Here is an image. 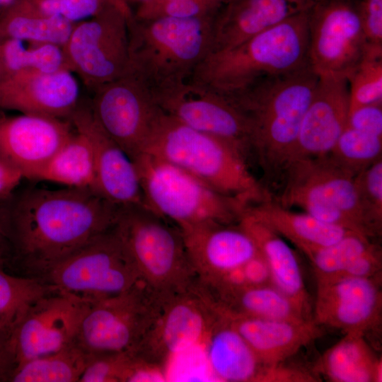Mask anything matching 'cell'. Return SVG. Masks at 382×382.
Here are the masks:
<instances>
[{"mask_svg":"<svg viewBox=\"0 0 382 382\" xmlns=\"http://www.w3.org/2000/svg\"><path fill=\"white\" fill-rule=\"evenodd\" d=\"M244 212L289 240L304 255L353 232L321 221L306 212H294L272 198L250 204Z\"/></svg>","mask_w":382,"mask_h":382,"instance_id":"27","label":"cell"},{"mask_svg":"<svg viewBox=\"0 0 382 382\" xmlns=\"http://www.w3.org/2000/svg\"><path fill=\"white\" fill-rule=\"evenodd\" d=\"M132 161L145 207L180 230L211 223L237 224L248 206L146 153Z\"/></svg>","mask_w":382,"mask_h":382,"instance_id":"7","label":"cell"},{"mask_svg":"<svg viewBox=\"0 0 382 382\" xmlns=\"http://www.w3.org/2000/svg\"><path fill=\"white\" fill-rule=\"evenodd\" d=\"M115 230L142 282L164 298L189 292L199 282L181 230L145 206L121 207Z\"/></svg>","mask_w":382,"mask_h":382,"instance_id":"6","label":"cell"},{"mask_svg":"<svg viewBox=\"0 0 382 382\" xmlns=\"http://www.w3.org/2000/svg\"><path fill=\"white\" fill-rule=\"evenodd\" d=\"M202 292L212 307L238 314L294 321L313 319L272 284L246 286L223 292Z\"/></svg>","mask_w":382,"mask_h":382,"instance_id":"28","label":"cell"},{"mask_svg":"<svg viewBox=\"0 0 382 382\" xmlns=\"http://www.w3.org/2000/svg\"><path fill=\"white\" fill-rule=\"evenodd\" d=\"M354 180L366 221L378 236L382 228V158L359 173Z\"/></svg>","mask_w":382,"mask_h":382,"instance_id":"38","label":"cell"},{"mask_svg":"<svg viewBox=\"0 0 382 382\" xmlns=\"http://www.w3.org/2000/svg\"><path fill=\"white\" fill-rule=\"evenodd\" d=\"M168 1H171V0H152V1L145 2V3H142L141 4H144V5H156V4H162V3Z\"/></svg>","mask_w":382,"mask_h":382,"instance_id":"48","label":"cell"},{"mask_svg":"<svg viewBox=\"0 0 382 382\" xmlns=\"http://www.w3.org/2000/svg\"><path fill=\"white\" fill-rule=\"evenodd\" d=\"M10 199L0 204V269L5 270L14 265L9 222Z\"/></svg>","mask_w":382,"mask_h":382,"instance_id":"44","label":"cell"},{"mask_svg":"<svg viewBox=\"0 0 382 382\" xmlns=\"http://www.w3.org/2000/svg\"><path fill=\"white\" fill-rule=\"evenodd\" d=\"M121 207L91 189L28 186L9 202L14 265L40 277L112 228Z\"/></svg>","mask_w":382,"mask_h":382,"instance_id":"1","label":"cell"},{"mask_svg":"<svg viewBox=\"0 0 382 382\" xmlns=\"http://www.w3.org/2000/svg\"><path fill=\"white\" fill-rule=\"evenodd\" d=\"M181 231L201 283L214 282L259 254L254 241L238 223L205 224Z\"/></svg>","mask_w":382,"mask_h":382,"instance_id":"23","label":"cell"},{"mask_svg":"<svg viewBox=\"0 0 382 382\" xmlns=\"http://www.w3.org/2000/svg\"><path fill=\"white\" fill-rule=\"evenodd\" d=\"M381 279L342 277L316 282L313 319L321 327L366 337L381 325Z\"/></svg>","mask_w":382,"mask_h":382,"instance_id":"17","label":"cell"},{"mask_svg":"<svg viewBox=\"0 0 382 382\" xmlns=\"http://www.w3.org/2000/svg\"><path fill=\"white\" fill-rule=\"evenodd\" d=\"M347 127L382 137V103L361 106L349 112Z\"/></svg>","mask_w":382,"mask_h":382,"instance_id":"42","label":"cell"},{"mask_svg":"<svg viewBox=\"0 0 382 382\" xmlns=\"http://www.w3.org/2000/svg\"><path fill=\"white\" fill-rule=\"evenodd\" d=\"M23 179L18 170L0 158V204L13 197Z\"/></svg>","mask_w":382,"mask_h":382,"instance_id":"45","label":"cell"},{"mask_svg":"<svg viewBox=\"0 0 382 382\" xmlns=\"http://www.w3.org/2000/svg\"><path fill=\"white\" fill-rule=\"evenodd\" d=\"M214 381L226 382H308L310 373L281 364L270 366L255 354L241 335L217 315L204 342Z\"/></svg>","mask_w":382,"mask_h":382,"instance_id":"19","label":"cell"},{"mask_svg":"<svg viewBox=\"0 0 382 382\" xmlns=\"http://www.w3.org/2000/svg\"><path fill=\"white\" fill-rule=\"evenodd\" d=\"M214 16L133 18L129 23L127 72L150 91L189 79L211 51Z\"/></svg>","mask_w":382,"mask_h":382,"instance_id":"5","label":"cell"},{"mask_svg":"<svg viewBox=\"0 0 382 382\" xmlns=\"http://www.w3.org/2000/svg\"><path fill=\"white\" fill-rule=\"evenodd\" d=\"M354 174L328 154L295 160L285 168L278 199L286 208L299 207L325 223L347 230L356 226L372 238L374 234L364 218Z\"/></svg>","mask_w":382,"mask_h":382,"instance_id":"8","label":"cell"},{"mask_svg":"<svg viewBox=\"0 0 382 382\" xmlns=\"http://www.w3.org/2000/svg\"><path fill=\"white\" fill-rule=\"evenodd\" d=\"M74 25L62 16L41 13L27 0H14L0 21V40L16 39L62 47Z\"/></svg>","mask_w":382,"mask_h":382,"instance_id":"30","label":"cell"},{"mask_svg":"<svg viewBox=\"0 0 382 382\" xmlns=\"http://www.w3.org/2000/svg\"><path fill=\"white\" fill-rule=\"evenodd\" d=\"M141 153L173 164L219 192L248 205L272 198L251 173L246 156L236 146L194 129L162 111Z\"/></svg>","mask_w":382,"mask_h":382,"instance_id":"3","label":"cell"},{"mask_svg":"<svg viewBox=\"0 0 382 382\" xmlns=\"http://www.w3.org/2000/svg\"><path fill=\"white\" fill-rule=\"evenodd\" d=\"M93 90L90 106L94 117L132 160L141 153L161 112L149 88L127 72Z\"/></svg>","mask_w":382,"mask_h":382,"instance_id":"13","label":"cell"},{"mask_svg":"<svg viewBox=\"0 0 382 382\" xmlns=\"http://www.w3.org/2000/svg\"><path fill=\"white\" fill-rule=\"evenodd\" d=\"M49 16H59L74 23L92 18L111 4L126 6L122 0H27Z\"/></svg>","mask_w":382,"mask_h":382,"instance_id":"39","label":"cell"},{"mask_svg":"<svg viewBox=\"0 0 382 382\" xmlns=\"http://www.w3.org/2000/svg\"><path fill=\"white\" fill-rule=\"evenodd\" d=\"M313 0H226L215 14L212 52L233 47L306 11Z\"/></svg>","mask_w":382,"mask_h":382,"instance_id":"25","label":"cell"},{"mask_svg":"<svg viewBox=\"0 0 382 382\" xmlns=\"http://www.w3.org/2000/svg\"><path fill=\"white\" fill-rule=\"evenodd\" d=\"M216 318V313L197 288L175 295L165 301L134 354L165 371L174 357L204 343Z\"/></svg>","mask_w":382,"mask_h":382,"instance_id":"16","label":"cell"},{"mask_svg":"<svg viewBox=\"0 0 382 382\" xmlns=\"http://www.w3.org/2000/svg\"><path fill=\"white\" fill-rule=\"evenodd\" d=\"M382 255L381 248L374 244L357 257L340 277L357 278L381 277Z\"/></svg>","mask_w":382,"mask_h":382,"instance_id":"43","label":"cell"},{"mask_svg":"<svg viewBox=\"0 0 382 382\" xmlns=\"http://www.w3.org/2000/svg\"><path fill=\"white\" fill-rule=\"evenodd\" d=\"M69 120L75 130L82 134L91 144L96 192L121 207L145 206L133 161L103 129L91 106L78 105Z\"/></svg>","mask_w":382,"mask_h":382,"instance_id":"20","label":"cell"},{"mask_svg":"<svg viewBox=\"0 0 382 382\" xmlns=\"http://www.w3.org/2000/svg\"><path fill=\"white\" fill-rule=\"evenodd\" d=\"M243 268L248 286L271 284L269 268L260 253L244 265Z\"/></svg>","mask_w":382,"mask_h":382,"instance_id":"46","label":"cell"},{"mask_svg":"<svg viewBox=\"0 0 382 382\" xmlns=\"http://www.w3.org/2000/svg\"><path fill=\"white\" fill-rule=\"evenodd\" d=\"M307 15L311 66L318 76L348 79L370 52L360 0H313Z\"/></svg>","mask_w":382,"mask_h":382,"instance_id":"12","label":"cell"},{"mask_svg":"<svg viewBox=\"0 0 382 382\" xmlns=\"http://www.w3.org/2000/svg\"><path fill=\"white\" fill-rule=\"evenodd\" d=\"M14 0H0V6L10 5Z\"/></svg>","mask_w":382,"mask_h":382,"instance_id":"49","label":"cell"},{"mask_svg":"<svg viewBox=\"0 0 382 382\" xmlns=\"http://www.w3.org/2000/svg\"><path fill=\"white\" fill-rule=\"evenodd\" d=\"M79 85L66 70H21L0 79V107L23 114L69 118L76 108Z\"/></svg>","mask_w":382,"mask_h":382,"instance_id":"21","label":"cell"},{"mask_svg":"<svg viewBox=\"0 0 382 382\" xmlns=\"http://www.w3.org/2000/svg\"><path fill=\"white\" fill-rule=\"evenodd\" d=\"M36 180L96 191L95 163L88 139L75 130L74 134L48 162Z\"/></svg>","mask_w":382,"mask_h":382,"instance_id":"31","label":"cell"},{"mask_svg":"<svg viewBox=\"0 0 382 382\" xmlns=\"http://www.w3.org/2000/svg\"><path fill=\"white\" fill-rule=\"evenodd\" d=\"M4 76V72L3 70L0 69V79Z\"/></svg>","mask_w":382,"mask_h":382,"instance_id":"51","label":"cell"},{"mask_svg":"<svg viewBox=\"0 0 382 382\" xmlns=\"http://www.w3.org/2000/svg\"><path fill=\"white\" fill-rule=\"evenodd\" d=\"M70 120L23 114L0 119V158L29 180L74 134Z\"/></svg>","mask_w":382,"mask_h":382,"instance_id":"18","label":"cell"},{"mask_svg":"<svg viewBox=\"0 0 382 382\" xmlns=\"http://www.w3.org/2000/svg\"><path fill=\"white\" fill-rule=\"evenodd\" d=\"M16 366L8 342L0 336V382L10 381Z\"/></svg>","mask_w":382,"mask_h":382,"instance_id":"47","label":"cell"},{"mask_svg":"<svg viewBox=\"0 0 382 382\" xmlns=\"http://www.w3.org/2000/svg\"><path fill=\"white\" fill-rule=\"evenodd\" d=\"M40 278L52 291L90 305L142 282L114 227L53 265Z\"/></svg>","mask_w":382,"mask_h":382,"instance_id":"9","label":"cell"},{"mask_svg":"<svg viewBox=\"0 0 382 382\" xmlns=\"http://www.w3.org/2000/svg\"><path fill=\"white\" fill-rule=\"evenodd\" d=\"M374 244L369 237L352 232L335 243L314 249L305 255L311 263L316 282L328 281L340 277Z\"/></svg>","mask_w":382,"mask_h":382,"instance_id":"35","label":"cell"},{"mask_svg":"<svg viewBox=\"0 0 382 382\" xmlns=\"http://www.w3.org/2000/svg\"><path fill=\"white\" fill-rule=\"evenodd\" d=\"M167 299L141 282L120 294L92 303L76 342L91 355L134 353Z\"/></svg>","mask_w":382,"mask_h":382,"instance_id":"10","label":"cell"},{"mask_svg":"<svg viewBox=\"0 0 382 382\" xmlns=\"http://www.w3.org/2000/svg\"><path fill=\"white\" fill-rule=\"evenodd\" d=\"M1 52L4 75L28 69L46 73L69 71L59 45L31 43L25 47L21 40L6 39L1 42Z\"/></svg>","mask_w":382,"mask_h":382,"instance_id":"34","label":"cell"},{"mask_svg":"<svg viewBox=\"0 0 382 382\" xmlns=\"http://www.w3.org/2000/svg\"><path fill=\"white\" fill-rule=\"evenodd\" d=\"M239 225L251 236L270 270L271 284L288 296L308 317L311 300L300 264L282 237L243 212Z\"/></svg>","mask_w":382,"mask_h":382,"instance_id":"26","label":"cell"},{"mask_svg":"<svg viewBox=\"0 0 382 382\" xmlns=\"http://www.w3.org/2000/svg\"><path fill=\"white\" fill-rule=\"evenodd\" d=\"M123 1H125V0H122ZM131 1H141V4L142 3H145V2H147L149 1H151V0H131Z\"/></svg>","mask_w":382,"mask_h":382,"instance_id":"50","label":"cell"},{"mask_svg":"<svg viewBox=\"0 0 382 382\" xmlns=\"http://www.w3.org/2000/svg\"><path fill=\"white\" fill-rule=\"evenodd\" d=\"M315 369L333 382L382 381L381 359L358 333H345L321 356Z\"/></svg>","mask_w":382,"mask_h":382,"instance_id":"29","label":"cell"},{"mask_svg":"<svg viewBox=\"0 0 382 382\" xmlns=\"http://www.w3.org/2000/svg\"><path fill=\"white\" fill-rule=\"evenodd\" d=\"M150 91L163 112L194 129L229 141L246 157L250 154L246 120L227 97L190 79Z\"/></svg>","mask_w":382,"mask_h":382,"instance_id":"14","label":"cell"},{"mask_svg":"<svg viewBox=\"0 0 382 382\" xmlns=\"http://www.w3.org/2000/svg\"><path fill=\"white\" fill-rule=\"evenodd\" d=\"M349 111L347 79L319 76L287 165L297 159L328 154L347 127Z\"/></svg>","mask_w":382,"mask_h":382,"instance_id":"22","label":"cell"},{"mask_svg":"<svg viewBox=\"0 0 382 382\" xmlns=\"http://www.w3.org/2000/svg\"><path fill=\"white\" fill-rule=\"evenodd\" d=\"M132 353L92 355L79 382H124Z\"/></svg>","mask_w":382,"mask_h":382,"instance_id":"40","label":"cell"},{"mask_svg":"<svg viewBox=\"0 0 382 382\" xmlns=\"http://www.w3.org/2000/svg\"><path fill=\"white\" fill-rule=\"evenodd\" d=\"M151 1H152V0H151Z\"/></svg>","mask_w":382,"mask_h":382,"instance_id":"52","label":"cell"},{"mask_svg":"<svg viewBox=\"0 0 382 382\" xmlns=\"http://www.w3.org/2000/svg\"><path fill=\"white\" fill-rule=\"evenodd\" d=\"M51 291L40 277L16 276L0 269V336L8 342L30 304Z\"/></svg>","mask_w":382,"mask_h":382,"instance_id":"33","label":"cell"},{"mask_svg":"<svg viewBox=\"0 0 382 382\" xmlns=\"http://www.w3.org/2000/svg\"><path fill=\"white\" fill-rule=\"evenodd\" d=\"M319 76L311 64L266 76L227 97L246 120L250 153L265 175L282 177Z\"/></svg>","mask_w":382,"mask_h":382,"instance_id":"2","label":"cell"},{"mask_svg":"<svg viewBox=\"0 0 382 382\" xmlns=\"http://www.w3.org/2000/svg\"><path fill=\"white\" fill-rule=\"evenodd\" d=\"M92 355L76 342L18 364L11 382H79Z\"/></svg>","mask_w":382,"mask_h":382,"instance_id":"32","label":"cell"},{"mask_svg":"<svg viewBox=\"0 0 382 382\" xmlns=\"http://www.w3.org/2000/svg\"><path fill=\"white\" fill-rule=\"evenodd\" d=\"M328 155L357 175L382 158V137L347 126Z\"/></svg>","mask_w":382,"mask_h":382,"instance_id":"36","label":"cell"},{"mask_svg":"<svg viewBox=\"0 0 382 382\" xmlns=\"http://www.w3.org/2000/svg\"><path fill=\"white\" fill-rule=\"evenodd\" d=\"M360 8L369 53L382 55V0H360Z\"/></svg>","mask_w":382,"mask_h":382,"instance_id":"41","label":"cell"},{"mask_svg":"<svg viewBox=\"0 0 382 382\" xmlns=\"http://www.w3.org/2000/svg\"><path fill=\"white\" fill-rule=\"evenodd\" d=\"M307 10L233 47L209 52L190 79L229 96L260 79L309 64Z\"/></svg>","mask_w":382,"mask_h":382,"instance_id":"4","label":"cell"},{"mask_svg":"<svg viewBox=\"0 0 382 382\" xmlns=\"http://www.w3.org/2000/svg\"><path fill=\"white\" fill-rule=\"evenodd\" d=\"M132 19L127 6L111 4L90 19L74 23L62 47L69 71L93 89L127 74Z\"/></svg>","mask_w":382,"mask_h":382,"instance_id":"11","label":"cell"},{"mask_svg":"<svg viewBox=\"0 0 382 382\" xmlns=\"http://www.w3.org/2000/svg\"><path fill=\"white\" fill-rule=\"evenodd\" d=\"M349 112L382 103V56L369 54L347 79Z\"/></svg>","mask_w":382,"mask_h":382,"instance_id":"37","label":"cell"},{"mask_svg":"<svg viewBox=\"0 0 382 382\" xmlns=\"http://www.w3.org/2000/svg\"><path fill=\"white\" fill-rule=\"evenodd\" d=\"M89 306L52 291L31 303L8 341L16 366L75 343Z\"/></svg>","mask_w":382,"mask_h":382,"instance_id":"15","label":"cell"},{"mask_svg":"<svg viewBox=\"0 0 382 382\" xmlns=\"http://www.w3.org/2000/svg\"><path fill=\"white\" fill-rule=\"evenodd\" d=\"M245 340L267 365L277 366L323 335L313 319L274 320L214 308Z\"/></svg>","mask_w":382,"mask_h":382,"instance_id":"24","label":"cell"}]
</instances>
